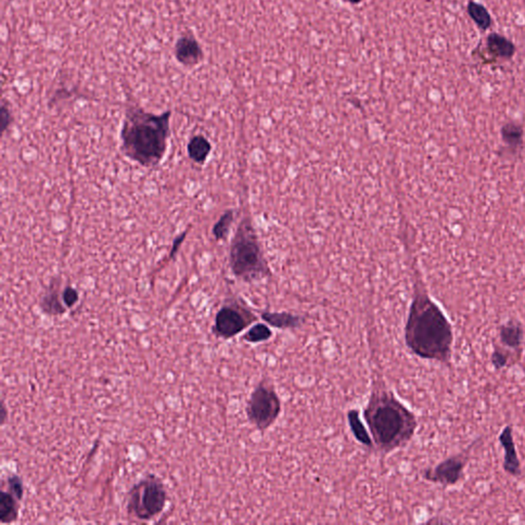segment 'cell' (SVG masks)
I'll list each match as a JSON object with an SVG mask.
<instances>
[{"mask_svg":"<svg viewBox=\"0 0 525 525\" xmlns=\"http://www.w3.org/2000/svg\"><path fill=\"white\" fill-rule=\"evenodd\" d=\"M453 325L423 288H418L405 327V342L414 355L450 366L453 356Z\"/></svg>","mask_w":525,"mask_h":525,"instance_id":"cell-1","label":"cell"},{"mask_svg":"<svg viewBox=\"0 0 525 525\" xmlns=\"http://www.w3.org/2000/svg\"><path fill=\"white\" fill-rule=\"evenodd\" d=\"M363 416L375 448L383 453L405 448L418 427L416 414L386 388L381 379L375 381Z\"/></svg>","mask_w":525,"mask_h":525,"instance_id":"cell-2","label":"cell"},{"mask_svg":"<svg viewBox=\"0 0 525 525\" xmlns=\"http://www.w3.org/2000/svg\"><path fill=\"white\" fill-rule=\"evenodd\" d=\"M171 117L169 110L155 114L129 106L120 132L123 153L144 168L158 166L168 150Z\"/></svg>","mask_w":525,"mask_h":525,"instance_id":"cell-3","label":"cell"},{"mask_svg":"<svg viewBox=\"0 0 525 525\" xmlns=\"http://www.w3.org/2000/svg\"><path fill=\"white\" fill-rule=\"evenodd\" d=\"M230 264L235 276L244 281H258L267 274L255 232L247 221L242 223L236 232L230 251Z\"/></svg>","mask_w":525,"mask_h":525,"instance_id":"cell-4","label":"cell"},{"mask_svg":"<svg viewBox=\"0 0 525 525\" xmlns=\"http://www.w3.org/2000/svg\"><path fill=\"white\" fill-rule=\"evenodd\" d=\"M281 412V399L274 385L268 379H262L247 400L245 407L247 420L264 434L276 423Z\"/></svg>","mask_w":525,"mask_h":525,"instance_id":"cell-5","label":"cell"},{"mask_svg":"<svg viewBox=\"0 0 525 525\" xmlns=\"http://www.w3.org/2000/svg\"><path fill=\"white\" fill-rule=\"evenodd\" d=\"M168 494L162 481L146 477L132 487L127 500V512L139 520H150L164 511Z\"/></svg>","mask_w":525,"mask_h":525,"instance_id":"cell-6","label":"cell"},{"mask_svg":"<svg viewBox=\"0 0 525 525\" xmlns=\"http://www.w3.org/2000/svg\"><path fill=\"white\" fill-rule=\"evenodd\" d=\"M483 438L475 439L469 446L457 455H450L433 468L422 472L423 479L442 487H455L464 478L466 466L469 463L471 451Z\"/></svg>","mask_w":525,"mask_h":525,"instance_id":"cell-7","label":"cell"},{"mask_svg":"<svg viewBox=\"0 0 525 525\" xmlns=\"http://www.w3.org/2000/svg\"><path fill=\"white\" fill-rule=\"evenodd\" d=\"M258 318L249 308L232 301L225 304L214 318L212 334L217 338L230 340L257 322Z\"/></svg>","mask_w":525,"mask_h":525,"instance_id":"cell-8","label":"cell"},{"mask_svg":"<svg viewBox=\"0 0 525 525\" xmlns=\"http://www.w3.org/2000/svg\"><path fill=\"white\" fill-rule=\"evenodd\" d=\"M173 53L178 62L189 68L197 66L205 58L201 43L192 34H185L178 38Z\"/></svg>","mask_w":525,"mask_h":525,"instance_id":"cell-9","label":"cell"},{"mask_svg":"<svg viewBox=\"0 0 525 525\" xmlns=\"http://www.w3.org/2000/svg\"><path fill=\"white\" fill-rule=\"evenodd\" d=\"M485 49L492 62H508L514 58L517 52L515 43L498 32L488 34L485 38Z\"/></svg>","mask_w":525,"mask_h":525,"instance_id":"cell-10","label":"cell"},{"mask_svg":"<svg viewBox=\"0 0 525 525\" xmlns=\"http://www.w3.org/2000/svg\"><path fill=\"white\" fill-rule=\"evenodd\" d=\"M501 446L504 450V463L503 468L507 474L513 477H519L522 475V464L518 457L516 450L515 441L513 437V428L511 425H507L499 436Z\"/></svg>","mask_w":525,"mask_h":525,"instance_id":"cell-11","label":"cell"},{"mask_svg":"<svg viewBox=\"0 0 525 525\" xmlns=\"http://www.w3.org/2000/svg\"><path fill=\"white\" fill-rule=\"evenodd\" d=\"M501 139L504 150L510 155H516L524 143V129L517 121L510 120L501 127Z\"/></svg>","mask_w":525,"mask_h":525,"instance_id":"cell-12","label":"cell"},{"mask_svg":"<svg viewBox=\"0 0 525 525\" xmlns=\"http://www.w3.org/2000/svg\"><path fill=\"white\" fill-rule=\"evenodd\" d=\"M500 340L503 346L517 350L522 346L524 338V329L522 323L517 320H509L501 325Z\"/></svg>","mask_w":525,"mask_h":525,"instance_id":"cell-13","label":"cell"},{"mask_svg":"<svg viewBox=\"0 0 525 525\" xmlns=\"http://www.w3.org/2000/svg\"><path fill=\"white\" fill-rule=\"evenodd\" d=\"M261 318L267 324L279 329H296L306 322V318L290 313H271L264 312Z\"/></svg>","mask_w":525,"mask_h":525,"instance_id":"cell-14","label":"cell"},{"mask_svg":"<svg viewBox=\"0 0 525 525\" xmlns=\"http://www.w3.org/2000/svg\"><path fill=\"white\" fill-rule=\"evenodd\" d=\"M62 295L58 292V282H53L40 301L41 310L49 315H62L67 307L63 305Z\"/></svg>","mask_w":525,"mask_h":525,"instance_id":"cell-15","label":"cell"},{"mask_svg":"<svg viewBox=\"0 0 525 525\" xmlns=\"http://www.w3.org/2000/svg\"><path fill=\"white\" fill-rule=\"evenodd\" d=\"M467 14L480 31L485 32L492 28L494 19L487 6L476 0H469L467 3Z\"/></svg>","mask_w":525,"mask_h":525,"instance_id":"cell-16","label":"cell"},{"mask_svg":"<svg viewBox=\"0 0 525 525\" xmlns=\"http://www.w3.org/2000/svg\"><path fill=\"white\" fill-rule=\"evenodd\" d=\"M347 418H348V424L355 439L366 448H374V440L364 427L360 418L359 411L355 409H350L347 414Z\"/></svg>","mask_w":525,"mask_h":525,"instance_id":"cell-17","label":"cell"},{"mask_svg":"<svg viewBox=\"0 0 525 525\" xmlns=\"http://www.w3.org/2000/svg\"><path fill=\"white\" fill-rule=\"evenodd\" d=\"M187 150L191 160L196 164H205L212 151V145L205 136L197 134L189 141Z\"/></svg>","mask_w":525,"mask_h":525,"instance_id":"cell-18","label":"cell"},{"mask_svg":"<svg viewBox=\"0 0 525 525\" xmlns=\"http://www.w3.org/2000/svg\"><path fill=\"white\" fill-rule=\"evenodd\" d=\"M16 498L10 492L0 494V522L12 524L19 516V506Z\"/></svg>","mask_w":525,"mask_h":525,"instance_id":"cell-19","label":"cell"},{"mask_svg":"<svg viewBox=\"0 0 525 525\" xmlns=\"http://www.w3.org/2000/svg\"><path fill=\"white\" fill-rule=\"evenodd\" d=\"M273 331H271L268 325L264 323H257L251 327L246 333L242 336V340L249 344H259V343L266 342L272 338Z\"/></svg>","mask_w":525,"mask_h":525,"instance_id":"cell-20","label":"cell"},{"mask_svg":"<svg viewBox=\"0 0 525 525\" xmlns=\"http://www.w3.org/2000/svg\"><path fill=\"white\" fill-rule=\"evenodd\" d=\"M232 222H233V212H232V210H228V212H226L221 217L220 220L217 222V224L214 226L212 234H214L216 240H221L227 236Z\"/></svg>","mask_w":525,"mask_h":525,"instance_id":"cell-21","label":"cell"},{"mask_svg":"<svg viewBox=\"0 0 525 525\" xmlns=\"http://www.w3.org/2000/svg\"><path fill=\"white\" fill-rule=\"evenodd\" d=\"M508 353L509 352L504 349L498 348V347L494 348L492 354V363L496 370H502L508 366V362H509V354Z\"/></svg>","mask_w":525,"mask_h":525,"instance_id":"cell-22","label":"cell"},{"mask_svg":"<svg viewBox=\"0 0 525 525\" xmlns=\"http://www.w3.org/2000/svg\"><path fill=\"white\" fill-rule=\"evenodd\" d=\"M8 492L17 499L21 501L24 496L23 481L19 478L18 475H13L8 478Z\"/></svg>","mask_w":525,"mask_h":525,"instance_id":"cell-23","label":"cell"},{"mask_svg":"<svg viewBox=\"0 0 525 525\" xmlns=\"http://www.w3.org/2000/svg\"><path fill=\"white\" fill-rule=\"evenodd\" d=\"M0 119H1L0 123H1L2 132H6L12 125L14 117H13L12 111L4 101L2 102L1 108H0Z\"/></svg>","mask_w":525,"mask_h":525,"instance_id":"cell-24","label":"cell"},{"mask_svg":"<svg viewBox=\"0 0 525 525\" xmlns=\"http://www.w3.org/2000/svg\"><path fill=\"white\" fill-rule=\"evenodd\" d=\"M63 303L67 308H72L79 300V294L72 286H67L62 292Z\"/></svg>","mask_w":525,"mask_h":525,"instance_id":"cell-25","label":"cell"},{"mask_svg":"<svg viewBox=\"0 0 525 525\" xmlns=\"http://www.w3.org/2000/svg\"><path fill=\"white\" fill-rule=\"evenodd\" d=\"M186 236H187V231L183 232V233L180 234V235L177 236V237H175V240H173V247H171V253H169V260L173 259V258L175 257V253L179 251V249L180 247H181V245L183 244V242L184 240H185Z\"/></svg>","mask_w":525,"mask_h":525,"instance_id":"cell-26","label":"cell"},{"mask_svg":"<svg viewBox=\"0 0 525 525\" xmlns=\"http://www.w3.org/2000/svg\"><path fill=\"white\" fill-rule=\"evenodd\" d=\"M344 2H347V3L350 4H359L361 3L363 0H343Z\"/></svg>","mask_w":525,"mask_h":525,"instance_id":"cell-27","label":"cell"},{"mask_svg":"<svg viewBox=\"0 0 525 525\" xmlns=\"http://www.w3.org/2000/svg\"><path fill=\"white\" fill-rule=\"evenodd\" d=\"M4 420H6V409H4V405L2 407V422H4Z\"/></svg>","mask_w":525,"mask_h":525,"instance_id":"cell-28","label":"cell"}]
</instances>
